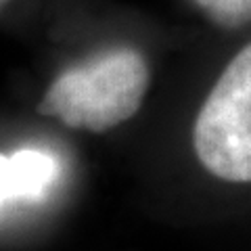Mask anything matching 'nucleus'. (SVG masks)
<instances>
[{"mask_svg":"<svg viewBox=\"0 0 251 251\" xmlns=\"http://www.w3.org/2000/svg\"><path fill=\"white\" fill-rule=\"evenodd\" d=\"M151 72L134 49H113L65 69L46 90L38 111L74 130L107 132L134 117Z\"/></svg>","mask_w":251,"mask_h":251,"instance_id":"1","label":"nucleus"},{"mask_svg":"<svg viewBox=\"0 0 251 251\" xmlns=\"http://www.w3.org/2000/svg\"><path fill=\"white\" fill-rule=\"evenodd\" d=\"M193 147L211 176L251 182V44L209 90L193 126Z\"/></svg>","mask_w":251,"mask_h":251,"instance_id":"2","label":"nucleus"},{"mask_svg":"<svg viewBox=\"0 0 251 251\" xmlns=\"http://www.w3.org/2000/svg\"><path fill=\"white\" fill-rule=\"evenodd\" d=\"M6 2H9V0H0V11L4 9V4H6Z\"/></svg>","mask_w":251,"mask_h":251,"instance_id":"5","label":"nucleus"},{"mask_svg":"<svg viewBox=\"0 0 251 251\" xmlns=\"http://www.w3.org/2000/svg\"><path fill=\"white\" fill-rule=\"evenodd\" d=\"M59 176V161L42 149L0 155V209L13 201L40 199Z\"/></svg>","mask_w":251,"mask_h":251,"instance_id":"3","label":"nucleus"},{"mask_svg":"<svg viewBox=\"0 0 251 251\" xmlns=\"http://www.w3.org/2000/svg\"><path fill=\"white\" fill-rule=\"evenodd\" d=\"M195 4L220 27L237 29L251 23V0H195Z\"/></svg>","mask_w":251,"mask_h":251,"instance_id":"4","label":"nucleus"}]
</instances>
